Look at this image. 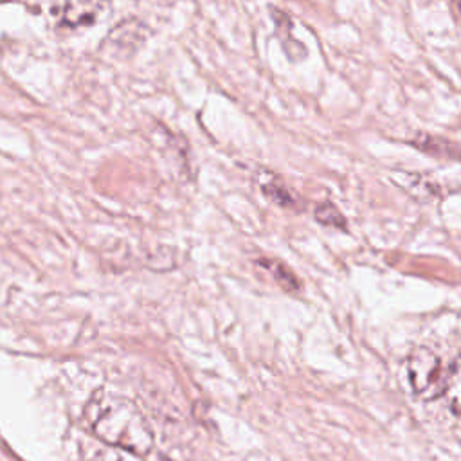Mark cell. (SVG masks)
<instances>
[{"label": "cell", "mask_w": 461, "mask_h": 461, "mask_svg": "<svg viewBox=\"0 0 461 461\" xmlns=\"http://www.w3.org/2000/svg\"><path fill=\"white\" fill-rule=\"evenodd\" d=\"M108 0H68L63 5L61 18L68 27L90 25L108 9Z\"/></svg>", "instance_id": "2"}, {"label": "cell", "mask_w": 461, "mask_h": 461, "mask_svg": "<svg viewBox=\"0 0 461 461\" xmlns=\"http://www.w3.org/2000/svg\"><path fill=\"white\" fill-rule=\"evenodd\" d=\"M393 182L398 184L402 189H405L411 196H414L418 200H430V198L438 196V193H439V187L434 180L425 178L416 173H407V171L393 173Z\"/></svg>", "instance_id": "4"}, {"label": "cell", "mask_w": 461, "mask_h": 461, "mask_svg": "<svg viewBox=\"0 0 461 461\" xmlns=\"http://www.w3.org/2000/svg\"><path fill=\"white\" fill-rule=\"evenodd\" d=\"M259 263L272 274V277L281 285V288H285L286 292L299 290V279L285 263L276 259H261Z\"/></svg>", "instance_id": "6"}, {"label": "cell", "mask_w": 461, "mask_h": 461, "mask_svg": "<svg viewBox=\"0 0 461 461\" xmlns=\"http://www.w3.org/2000/svg\"><path fill=\"white\" fill-rule=\"evenodd\" d=\"M263 191L268 198H272L276 203L283 205V207H294L295 205V196L277 180H268L263 184Z\"/></svg>", "instance_id": "8"}, {"label": "cell", "mask_w": 461, "mask_h": 461, "mask_svg": "<svg viewBox=\"0 0 461 461\" xmlns=\"http://www.w3.org/2000/svg\"><path fill=\"white\" fill-rule=\"evenodd\" d=\"M443 394H445L447 403L452 409V412L461 416V357H457L454 360V364L450 366V369L447 373Z\"/></svg>", "instance_id": "5"}, {"label": "cell", "mask_w": 461, "mask_h": 461, "mask_svg": "<svg viewBox=\"0 0 461 461\" xmlns=\"http://www.w3.org/2000/svg\"><path fill=\"white\" fill-rule=\"evenodd\" d=\"M315 220L321 221L322 225H328V227H335V229H340L344 230L346 229V218L342 216V212L330 202H324V203H319L315 207Z\"/></svg>", "instance_id": "7"}, {"label": "cell", "mask_w": 461, "mask_h": 461, "mask_svg": "<svg viewBox=\"0 0 461 461\" xmlns=\"http://www.w3.org/2000/svg\"><path fill=\"white\" fill-rule=\"evenodd\" d=\"M454 4L459 7V11H461V0H454Z\"/></svg>", "instance_id": "9"}, {"label": "cell", "mask_w": 461, "mask_h": 461, "mask_svg": "<svg viewBox=\"0 0 461 461\" xmlns=\"http://www.w3.org/2000/svg\"><path fill=\"white\" fill-rule=\"evenodd\" d=\"M411 144L414 148H418L420 151L432 155L436 158H443V160H461V148L443 137L438 135H430V133H418Z\"/></svg>", "instance_id": "3"}, {"label": "cell", "mask_w": 461, "mask_h": 461, "mask_svg": "<svg viewBox=\"0 0 461 461\" xmlns=\"http://www.w3.org/2000/svg\"><path fill=\"white\" fill-rule=\"evenodd\" d=\"M407 373L412 391L421 398H436L443 393L439 358L429 348H414L407 358Z\"/></svg>", "instance_id": "1"}]
</instances>
